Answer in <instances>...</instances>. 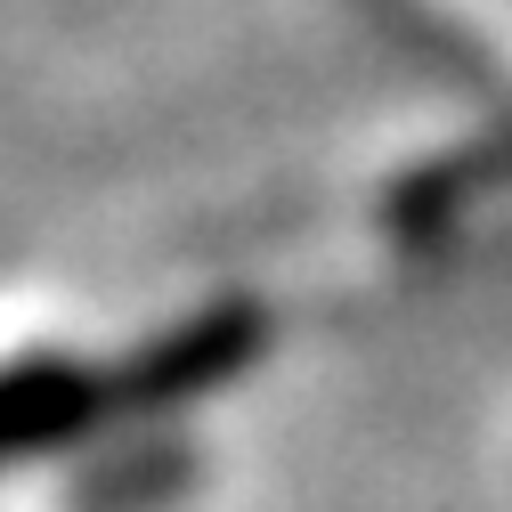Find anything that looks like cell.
Here are the masks:
<instances>
[{
	"mask_svg": "<svg viewBox=\"0 0 512 512\" xmlns=\"http://www.w3.org/2000/svg\"><path fill=\"white\" fill-rule=\"evenodd\" d=\"M122 391L98 382L74 358H25V366H0V464H25L49 456V447H74L106 423Z\"/></svg>",
	"mask_w": 512,
	"mask_h": 512,
	"instance_id": "2",
	"label": "cell"
},
{
	"mask_svg": "<svg viewBox=\"0 0 512 512\" xmlns=\"http://www.w3.org/2000/svg\"><path fill=\"white\" fill-rule=\"evenodd\" d=\"M261 342H269V317L244 309V301H220V309H204V317H187V326L155 334L114 391L131 399V407H147V415H171V407H187V399L228 391V382L261 358Z\"/></svg>",
	"mask_w": 512,
	"mask_h": 512,
	"instance_id": "1",
	"label": "cell"
}]
</instances>
